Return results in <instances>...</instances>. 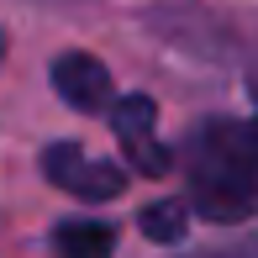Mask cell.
I'll return each instance as SVG.
<instances>
[{"label": "cell", "instance_id": "3957f363", "mask_svg": "<svg viewBox=\"0 0 258 258\" xmlns=\"http://www.w3.org/2000/svg\"><path fill=\"white\" fill-rule=\"evenodd\" d=\"M153 121H158V111H153L148 95H126V100H116V111H111V126H116V137H121V148H126V158H132L137 174H163L169 169V148L158 143Z\"/></svg>", "mask_w": 258, "mask_h": 258}, {"label": "cell", "instance_id": "5b68a950", "mask_svg": "<svg viewBox=\"0 0 258 258\" xmlns=\"http://www.w3.org/2000/svg\"><path fill=\"white\" fill-rule=\"evenodd\" d=\"M53 248H58V258H111L116 227H105V221H58Z\"/></svg>", "mask_w": 258, "mask_h": 258}, {"label": "cell", "instance_id": "52a82bcc", "mask_svg": "<svg viewBox=\"0 0 258 258\" xmlns=\"http://www.w3.org/2000/svg\"><path fill=\"white\" fill-rule=\"evenodd\" d=\"M206 258H258V237L253 242H237V248H221V253H206Z\"/></svg>", "mask_w": 258, "mask_h": 258}, {"label": "cell", "instance_id": "8992f818", "mask_svg": "<svg viewBox=\"0 0 258 258\" xmlns=\"http://www.w3.org/2000/svg\"><path fill=\"white\" fill-rule=\"evenodd\" d=\"M143 227H148V237H153V242H174V237L184 232V206H179V201L148 206V211H143Z\"/></svg>", "mask_w": 258, "mask_h": 258}, {"label": "cell", "instance_id": "6da1fadb", "mask_svg": "<svg viewBox=\"0 0 258 258\" xmlns=\"http://www.w3.org/2000/svg\"><path fill=\"white\" fill-rule=\"evenodd\" d=\"M184 184L206 221H248L258 211V121H201L184 143Z\"/></svg>", "mask_w": 258, "mask_h": 258}, {"label": "cell", "instance_id": "277c9868", "mask_svg": "<svg viewBox=\"0 0 258 258\" xmlns=\"http://www.w3.org/2000/svg\"><path fill=\"white\" fill-rule=\"evenodd\" d=\"M53 90L74 105V111H105L111 74H105V63L90 58V53H58L53 58Z\"/></svg>", "mask_w": 258, "mask_h": 258}, {"label": "cell", "instance_id": "7a4b0ae2", "mask_svg": "<svg viewBox=\"0 0 258 258\" xmlns=\"http://www.w3.org/2000/svg\"><path fill=\"white\" fill-rule=\"evenodd\" d=\"M42 169H48V179H53V184L74 190L79 201H111V195H121V190H126V169L90 158L79 143H53L48 153H42Z\"/></svg>", "mask_w": 258, "mask_h": 258}]
</instances>
